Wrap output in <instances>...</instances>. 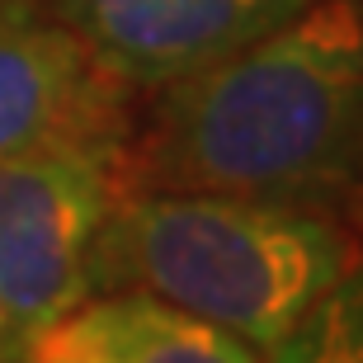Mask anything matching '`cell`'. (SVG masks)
I'll return each mask as SVG.
<instances>
[{"label": "cell", "instance_id": "cell-6", "mask_svg": "<svg viewBox=\"0 0 363 363\" xmlns=\"http://www.w3.org/2000/svg\"><path fill=\"white\" fill-rule=\"evenodd\" d=\"M99 363H259L255 345L151 293H90L52 325Z\"/></svg>", "mask_w": 363, "mask_h": 363}, {"label": "cell", "instance_id": "cell-9", "mask_svg": "<svg viewBox=\"0 0 363 363\" xmlns=\"http://www.w3.org/2000/svg\"><path fill=\"white\" fill-rule=\"evenodd\" d=\"M0 5H10V0H0Z\"/></svg>", "mask_w": 363, "mask_h": 363}, {"label": "cell", "instance_id": "cell-2", "mask_svg": "<svg viewBox=\"0 0 363 363\" xmlns=\"http://www.w3.org/2000/svg\"><path fill=\"white\" fill-rule=\"evenodd\" d=\"M363 259L345 217L189 189H118L90 241V293H151L269 350Z\"/></svg>", "mask_w": 363, "mask_h": 363}, {"label": "cell", "instance_id": "cell-4", "mask_svg": "<svg viewBox=\"0 0 363 363\" xmlns=\"http://www.w3.org/2000/svg\"><path fill=\"white\" fill-rule=\"evenodd\" d=\"M133 94L38 0L0 5V165L123 156L137 133Z\"/></svg>", "mask_w": 363, "mask_h": 363}, {"label": "cell", "instance_id": "cell-3", "mask_svg": "<svg viewBox=\"0 0 363 363\" xmlns=\"http://www.w3.org/2000/svg\"><path fill=\"white\" fill-rule=\"evenodd\" d=\"M123 156H43L0 165V363L24 354L90 297L85 255Z\"/></svg>", "mask_w": 363, "mask_h": 363}, {"label": "cell", "instance_id": "cell-8", "mask_svg": "<svg viewBox=\"0 0 363 363\" xmlns=\"http://www.w3.org/2000/svg\"><path fill=\"white\" fill-rule=\"evenodd\" d=\"M24 363H99V359H90V354H81L76 345H67V340L57 335V330H48V335L33 345V350L24 354Z\"/></svg>", "mask_w": 363, "mask_h": 363}, {"label": "cell", "instance_id": "cell-1", "mask_svg": "<svg viewBox=\"0 0 363 363\" xmlns=\"http://www.w3.org/2000/svg\"><path fill=\"white\" fill-rule=\"evenodd\" d=\"M123 189H189L345 217L363 203V0H316L156 90Z\"/></svg>", "mask_w": 363, "mask_h": 363}, {"label": "cell", "instance_id": "cell-7", "mask_svg": "<svg viewBox=\"0 0 363 363\" xmlns=\"http://www.w3.org/2000/svg\"><path fill=\"white\" fill-rule=\"evenodd\" d=\"M264 354L269 363H363V259Z\"/></svg>", "mask_w": 363, "mask_h": 363}, {"label": "cell", "instance_id": "cell-5", "mask_svg": "<svg viewBox=\"0 0 363 363\" xmlns=\"http://www.w3.org/2000/svg\"><path fill=\"white\" fill-rule=\"evenodd\" d=\"M133 90H161L250 48L316 0H38Z\"/></svg>", "mask_w": 363, "mask_h": 363}]
</instances>
